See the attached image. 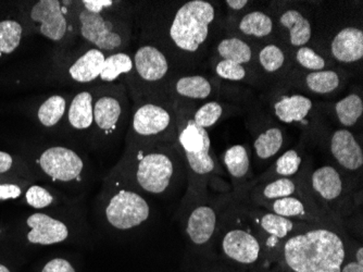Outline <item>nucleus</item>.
I'll use <instances>...</instances> for the list:
<instances>
[{"label":"nucleus","mask_w":363,"mask_h":272,"mask_svg":"<svg viewBox=\"0 0 363 272\" xmlns=\"http://www.w3.org/2000/svg\"><path fill=\"white\" fill-rule=\"evenodd\" d=\"M135 18L140 42L158 47L182 73H191L209 59L224 24L219 6L209 0L152 4Z\"/></svg>","instance_id":"nucleus-1"},{"label":"nucleus","mask_w":363,"mask_h":272,"mask_svg":"<svg viewBox=\"0 0 363 272\" xmlns=\"http://www.w3.org/2000/svg\"><path fill=\"white\" fill-rule=\"evenodd\" d=\"M77 36L106 55L125 52L133 34L135 6L112 0L69 1Z\"/></svg>","instance_id":"nucleus-2"},{"label":"nucleus","mask_w":363,"mask_h":272,"mask_svg":"<svg viewBox=\"0 0 363 272\" xmlns=\"http://www.w3.org/2000/svg\"><path fill=\"white\" fill-rule=\"evenodd\" d=\"M185 171L177 143H161L126 148L112 173L140 194L162 196L174 190Z\"/></svg>","instance_id":"nucleus-3"},{"label":"nucleus","mask_w":363,"mask_h":272,"mask_svg":"<svg viewBox=\"0 0 363 272\" xmlns=\"http://www.w3.org/2000/svg\"><path fill=\"white\" fill-rule=\"evenodd\" d=\"M279 247L294 272H340L346 259L344 239L330 226L311 224L289 235Z\"/></svg>","instance_id":"nucleus-4"},{"label":"nucleus","mask_w":363,"mask_h":272,"mask_svg":"<svg viewBox=\"0 0 363 272\" xmlns=\"http://www.w3.org/2000/svg\"><path fill=\"white\" fill-rule=\"evenodd\" d=\"M174 104L177 114V144L189 173L186 196L206 193L210 178L219 170L209 132L194 124L191 110L196 104L179 100H174Z\"/></svg>","instance_id":"nucleus-5"},{"label":"nucleus","mask_w":363,"mask_h":272,"mask_svg":"<svg viewBox=\"0 0 363 272\" xmlns=\"http://www.w3.org/2000/svg\"><path fill=\"white\" fill-rule=\"evenodd\" d=\"M177 114L174 102L159 98L133 102L126 133V148L177 143Z\"/></svg>","instance_id":"nucleus-6"},{"label":"nucleus","mask_w":363,"mask_h":272,"mask_svg":"<svg viewBox=\"0 0 363 272\" xmlns=\"http://www.w3.org/2000/svg\"><path fill=\"white\" fill-rule=\"evenodd\" d=\"M99 210L105 226L118 232L140 228L152 214L150 202L143 194L114 173L104 185Z\"/></svg>","instance_id":"nucleus-7"},{"label":"nucleus","mask_w":363,"mask_h":272,"mask_svg":"<svg viewBox=\"0 0 363 272\" xmlns=\"http://www.w3.org/2000/svg\"><path fill=\"white\" fill-rule=\"evenodd\" d=\"M130 108L125 84H96L91 144L105 147L114 143L128 126Z\"/></svg>","instance_id":"nucleus-8"},{"label":"nucleus","mask_w":363,"mask_h":272,"mask_svg":"<svg viewBox=\"0 0 363 272\" xmlns=\"http://www.w3.org/2000/svg\"><path fill=\"white\" fill-rule=\"evenodd\" d=\"M132 55L133 70L124 83L130 99H169L167 87L177 71L168 57L158 47L148 43H142Z\"/></svg>","instance_id":"nucleus-9"},{"label":"nucleus","mask_w":363,"mask_h":272,"mask_svg":"<svg viewBox=\"0 0 363 272\" xmlns=\"http://www.w3.org/2000/svg\"><path fill=\"white\" fill-rule=\"evenodd\" d=\"M213 77L220 81L260 85L256 67V45L234 34L218 38L208 59Z\"/></svg>","instance_id":"nucleus-10"},{"label":"nucleus","mask_w":363,"mask_h":272,"mask_svg":"<svg viewBox=\"0 0 363 272\" xmlns=\"http://www.w3.org/2000/svg\"><path fill=\"white\" fill-rule=\"evenodd\" d=\"M26 18L33 32L61 45V48L77 36L69 1L38 0L30 6Z\"/></svg>","instance_id":"nucleus-11"},{"label":"nucleus","mask_w":363,"mask_h":272,"mask_svg":"<svg viewBox=\"0 0 363 272\" xmlns=\"http://www.w3.org/2000/svg\"><path fill=\"white\" fill-rule=\"evenodd\" d=\"M269 91L267 100L277 121L298 126L303 132H313L319 126L320 105L311 97L282 87H273Z\"/></svg>","instance_id":"nucleus-12"},{"label":"nucleus","mask_w":363,"mask_h":272,"mask_svg":"<svg viewBox=\"0 0 363 272\" xmlns=\"http://www.w3.org/2000/svg\"><path fill=\"white\" fill-rule=\"evenodd\" d=\"M40 171L61 185H79L84 181L87 163L77 149L65 145H50L40 151L36 159Z\"/></svg>","instance_id":"nucleus-13"},{"label":"nucleus","mask_w":363,"mask_h":272,"mask_svg":"<svg viewBox=\"0 0 363 272\" xmlns=\"http://www.w3.org/2000/svg\"><path fill=\"white\" fill-rule=\"evenodd\" d=\"M347 83V71L338 67L315 72L294 67L291 72L275 87L294 89L306 96L311 95L330 99L342 92Z\"/></svg>","instance_id":"nucleus-14"},{"label":"nucleus","mask_w":363,"mask_h":272,"mask_svg":"<svg viewBox=\"0 0 363 272\" xmlns=\"http://www.w3.org/2000/svg\"><path fill=\"white\" fill-rule=\"evenodd\" d=\"M206 193L185 196L184 231L195 246H206L218 230V210L206 200Z\"/></svg>","instance_id":"nucleus-15"},{"label":"nucleus","mask_w":363,"mask_h":272,"mask_svg":"<svg viewBox=\"0 0 363 272\" xmlns=\"http://www.w3.org/2000/svg\"><path fill=\"white\" fill-rule=\"evenodd\" d=\"M105 58V53L86 44L84 48L62 55L59 75L63 81L77 85L97 84Z\"/></svg>","instance_id":"nucleus-16"},{"label":"nucleus","mask_w":363,"mask_h":272,"mask_svg":"<svg viewBox=\"0 0 363 272\" xmlns=\"http://www.w3.org/2000/svg\"><path fill=\"white\" fill-rule=\"evenodd\" d=\"M219 81L217 77L205 75L175 72L169 81L167 97L172 102L205 103L219 97L221 94Z\"/></svg>","instance_id":"nucleus-17"},{"label":"nucleus","mask_w":363,"mask_h":272,"mask_svg":"<svg viewBox=\"0 0 363 272\" xmlns=\"http://www.w3.org/2000/svg\"><path fill=\"white\" fill-rule=\"evenodd\" d=\"M256 67L261 85L275 87L291 72L295 65L289 49L279 40L256 45Z\"/></svg>","instance_id":"nucleus-18"},{"label":"nucleus","mask_w":363,"mask_h":272,"mask_svg":"<svg viewBox=\"0 0 363 272\" xmlns=\"http://www.w3.org/2000/svg\"><path fill=\"white\" fill-rule=\"evenodd\" d=\"M26 241L33 245L59 244L65 242L72 235V224L65 217L46 212H34L26 218Z\"/></svg>","instance_id":"nucleus-19"},{"label":"nucleus","mask_w":363,"mask_h":272,"mask_svg":"<svg viewBox=\"0 0 363 272\" xmlns=\"http://www.w3.org/2000/svg\"><path fill=\"white\" fill-rule=\"evenodd\" d=\"M228 26L230 34L252 44L279 40V31L272 14L264 10H248Z\"/></svg>","instance_id":"nucleus-20"},{"label":"nucleus","mask_w":363,"mask_h":272,"mask_svg":"<svg viewBox=\"0 0 363 272\" xmlns=\"http://www.w3.org/2000/svg\"><path fill=\"white\" fill-rule=\"evenodd\" d=\"M279 40L289 49L308 46L313 34L309 18L298 8L283 7L272 14Z\"/></svg>","instance_id":"nucleus-21"},{"label":"nucleus","mask_w":363,"mask_h":272,"mask_svg":"<svg viewBox=\"0 0 363 272\" xmlns=\"http://www.w3.org/2000/svg\"><path fill=\"white\" fill-rule=\"evenodd\" d=\"M95 85L72 94L62 128L69 134L91 143Z\"/></svg>","instance_id":"nucleus-22"},{"label":"nucleus","mask_w":363,"mask_h":272,"mask_svg":"<svg viewBox=\"0 0 363 272\" xmlns=\"http://www.w3.org/2000/svg\"><path fill=\"white\" fill-rule=\"evenodd\" d=\"M313 193L326 207L337 210L348 198V186L340 170L333 165L318 168L310 175Z\"/></svg>","instance_id":"nucleus-23"},{"label":"nucleus","mask_w":363,"mask_h":272,"mask_svg":"<svg viewBox=\"0 0 363 272\" xmlns=\"http://www.w3.org/2000/svg\"><path fill=\"white\" fill-rule=\"evenodd\" d=\"M268 212L291 220L301 221L306 224L318 226H331L328 217L317 206L310 204L301 196L293 195L274 200L256 202Z\"/></svg>","instance_id":"nucleus-24"},{"label":"nucleus","mask_w":363,"mask_h":272,"mask_svg":"<svg viewBox=\"0 0 363 272\" xmlns=\"http://www.w3.org/2000/svg\"><path fill=\"white\" fill-rule=\"evenodd\" d=\"M328 149L332 157L344 171L361 173L363 151L354 133L347 129H335L328 136Z\"/></svg>","instance_id":"nucleus-25"},{"label":"nucleus","mask_w":363,"mask_h":272,"mask_svg":"<svg viewBox=\"0 0 363 272\" xmlns=\"http://www.w3.org/2000/svg\"><path fill=\"white\" fill-rule=\"evenodd\" d=\"M261 243L252 231L244 228H230L221 239V249L230 261L242 265H252L258 261Z\"/></svg>","instance_id":"nucleus-26"},{"label":"nucleus","mask_w":363,"mask_h":272,"mask_svg":"<svg viewBox=\"0 0 363 272\" xmlns=\"http://www.w3.org/2000/svg\"><path fill=\"white\" fill-rule=\"evenodd\" d=\"M248 214L255 226L266 235L267 243L270 246H281L289 235L311 226L306 222L284 218L268 210H252Z\"/></svg>","instance_id":"nucleus-27"},{"label":"nucleus","mask_w":363,"mask_h":272,"mask_svg":"<svg viewBox=\"0 0 363 272\" xmlns=\"http://www.w3.org/2000/svg\"><path fill=\"white\" fill-rule=\"evenodd\" d=\"M330 57L338 65H360L363 58V30L348 26L338 30L330 43Z\"/></svg>","instance_id":"nucleus-28"},{"label":"nucleus","mask_w":363,"mask_h":272,"mask_svg":"<svg viewBox=\"0 0 363 272\" xmlns=\"http://www.w3.org/2000/svg\"><path fill=\"white\" fill-rule=\"evenodd\" d=\"M342 129L356 128L362 121L363 99L360 91H354L335 103H320Z\"/></svg>","instance_id":"nucleus-29"},{"label":"nucleus","mask_w":363,"mask_h":272,"mask_svg":"<svg viewBox=\"0 0 363 272\" xmlns=\"http://www.w3.org/2000/svg\"><path fill=\"white\" fill-rule=\"evenodd\" d=\"M286 144L285 131L277 124H261L254 135V151L258 161L274 158Z\"/></svg>","instance_id":"nucleus-30"},{"label":"nucleus","mask_w":363,"mask_h":272,"mask_svg":"<svg viewBox=\"0 0 363 272\" xmlns=\"http://www.w3.org/2000/svg\"><path fill=\"white\" fill-rule=\"evenodd\" d=\"M70 98V94H54L43 100L36 110L38 124L46 129L62 128Z\"/></svg>","instance_id":"nucleus-31"},{"label":"nucleus","mask_w":363,"mask_h":272,"mask_svg":"<svg viewBox=\"0 0 363 272\" xmlns=\"http://www.w3.org/2000/svg\"><path fill=\"white\" fill-rule=\"evenodd\" d=\"M238 110H240V107L232 104L224 103L221 100H208L201 105H194L191 119L196 126L208 131L223 119L236 114Z\"/></svg>","instance_id":"nucleus-32"},{"label":"nucleus","mask_w":363,"mask_h":272,"mask_svg":"<svg viewBox=\"0 0 363 272\" xmlns=\"http://www.w3.org/2000/svg\"><path fill=\"white\" fill-rule=\"evenodd\" d=\"M133 70V55L126 52L106 55L97 84L125 83Z\"/></svg>","instance_id":"nucleus-33"},{"label":"nucleus","mask_w":363,"mask_h":272,"mask_svg":"<svg viewBox=\"0 0 363 272\" xmlns=\"http://www.w3.org/2000/svg\"><path fill=\"white\" fill-rule=\"evenodd\" d=\"M298 193V184L291 178H279L264 182L252 192L255 202L279 200Z\"/></svg>","instance_id":"nucleus-34"},{"label":"nucleus","mask_w":363,"mask_h":272,"mask_svg":"<svg viewBox=\"0 0 363 272\" xmlns=\"http://www.w3.org/2000/svg\"><path fill=\"white\" fill-rule=\"evenodd\" d=\"M223 163L234 182L244 181L250 173V151L242 144L228 147L224 151Z\"/></svg>","instance_id":"nucleus-35"},{"label":"nucleus","mask_w":363,"mask_h":272,"mask_svg":"<svg viewBox=\"0 0 363 272\" xmlns=\"http://www.w3.org/2000/svg\"><path fill=\"white\" fill-rule=\"evenodd\" d=\"M289 53H291L294 65L299 70L315 72V71L328 70L337 67L334 65L331 59L325 58L324 55L315 52L312 47H299V48L291 49Z\"/></svg>","instance_id":"nucleus-36"},{"label":"nucleus","mask_w":363,"mask_h":272,"mask_svg":"<svg viewBox=\"0 0 363 272\" xmlns=\"http://www.w3.org/2000/svg\"><path fill=\"white\" fill-rule=\"evenodd\" d=\"M303 163V157L298 149H289L275 161L270 171L263 175V182L279 178H291L298 173Z\"/></svg>","instance_id":"nucleus-37"},{"label":"nucleus","mask_w":363,"mask_h":272,"mask_svg":"<svg viewBox=\"0 0 363 272\" xmlns=\"http://www.w3.org/2000/svg\"><path fill=\"white\" fill-rule=\"evenodd\" d=\"M23 36V24L19 20H0V58L16 52L21 45Z\"/></svg>","instance_id":"nucleus-38"},{"label":"nucleus","mask_w":363,"mask_h":272,"mask_svg":"<svg viewBox=\"0 0 363 272\" xmlns=\"http://www.w3.org/2000/svg\"><path fill=\"white\" fill-rule=\"evenodd\" d=\"M24 200L26 204L34 210H46V208L56 206L59 202V197L54 192L38 184L30 185L24 193Z\"/></svg>","instance_id":"nucleus-39"},{"label":"nucleus","mask_w":363,"mask_h":272,"mask_svg":"<svg viewBox=\"0 0 363 272\" xmlns=\"http://www.w3.org/2000/svg\"><path fill=\"white\" fill-rule=\"evenodd\" d=\"M26 183L20 181H0V200H18L24 193Z\"/></svg>","instance_id":"nucleus-40"},{"label":"nucleus","mask_w":363,"mask_h":272,"mask_svg":"<svg viewBox=\"0 0 363 272\" xmlns=\"http://www.w3.org/2000/svg\"><path fill=\"white\" fill-rule=\"evenodd\" d=\"M224 5L228 8V13H230V19L228 20V26H230L232 22L238 19V16L246 12L247 8L250 7L252 3L248 0H226L224 1Z\"/></svg>","instance_id":"nucleus-41"},{"label":"nucleus","mask_w":363,"mask_h":272,"mask_svg":"<svg viewBox=\"0 0 363 272\" xmlns=\"http://www.w3.org/2000/svg\"><path fill=\"white\" fill-rule=\"evenodd\" d=\"M42 272H77L70 261L65 259H54L43 268Z\"/></svg>","instance_id":"nucleus-42"},{"label":"nucleus","mask_w":363,"mask_h":272,"mask_svg":"<svg viewBox=\"0 0 363 272\" xmlns=\"http://www.w3.org/2000/svg\"><path fill=\"white\" fill-rule=\"evenodd\" d=\"M16 161L12 155L0 151V177L12 173L16 168Z\"/></svg>","instance_id":"nucleus-43"},{"label":"nucleus","mask_w":363,"mask_h":272,"mask_svg":"<svg viewBox=\"0 0 363 272\" xmlns=\"http://www.w3.org/2000/svg\"><path fill=\"white\" fill-rule=\"evenodd\" d=\"M340 272H363V266L359 265L356 261H352L342 265Z\"/></svg>","instance_id":"nucleus-44"},{"label":"nucleus","mask_w":363,"mask_h":272,"mask_svg":"<svg viewBox=\"0 0 363 272\" xmlns=\"http://www.w3.org/2000/svg\"><path fill=\"white\" fill-rule=\"evenodd\" d=\"M354 261H357V263H359V265L363 266V249L362 247H359L358 249H357L356 251V259H354Z\"/></svg>","instance_id":"nucleus-45"},{"label":"nucleus","mask_w":363,"mask_h":272,"mask_svg":"<svg viewBox=\"0 0 363 272\" xmlns=\"http://www.w3.org/2000/svg\"><path fill=\"white\" fill-rule=\"evenodd\" d=\"M0 272H11L5 265L0 263Z\"/></svg>","instance_id":"nucleus-46"}]
</instances>
